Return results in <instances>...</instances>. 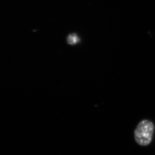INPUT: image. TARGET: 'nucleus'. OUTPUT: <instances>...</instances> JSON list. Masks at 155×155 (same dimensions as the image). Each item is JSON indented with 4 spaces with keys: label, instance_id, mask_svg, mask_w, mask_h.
Masks as SVG:
<instances>
[{
    "label": "nucleus",
    "instance_id": "nucleus-1",
    "mask_svg": "<svg viewBox=\"0 0 155 155\" xmlns=\"http://www.w3.org/2000/svg\"><path fill=\"white\" fill-rule=\"evenodd\" d=\"M154 132V125L151 121H140L134 130V139L139 145L146 146L149 145Z\"/></svg>",
    "mask_w": 155,
    "mask_h": 155
},
{
    "label": "nucleus",
    "instance_id": "nucleus-2",
    "mask_svg": "<svg viewBox=\"0 0 155 155\" xmlns=\"http://www.w3.org/2000/svg\"><path fill=\"white\" fill-rule=\"evenodd\" d=\"M80 41L79 38L77 35L75 33H72L68 36V43L70 45H75L77 44Z\"/></svg>",
    "mask_w": 155,
    "mask_h": 155
}]
</instances>
